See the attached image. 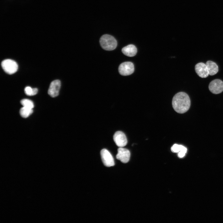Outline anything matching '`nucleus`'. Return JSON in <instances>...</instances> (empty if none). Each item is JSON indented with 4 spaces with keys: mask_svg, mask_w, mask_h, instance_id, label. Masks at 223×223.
<instances>
[{
    "mask_svg": "<svg viewBox=\"0 0 223 223\" xmlns=\"http://www.w3.org/2000/svg\"><path fill=\"white\" fill-rule=\"evenodd\" d=\"M172 104L176 112L179 113H183L189 109L190 106V101L187 94L181 92L177 93L174 96Z\"/></svg>",
    "mask_w": 223,
    "mask_h": 223,
    "instance_id": "f257e3e1",
    "label": "nucleus"
},
{
    "mask_svg": "<svg viewBox=\"0 0 223 223\" xmlns=\"http://www.w3.org/2000/svg\"><path fill=\"white\" fill-rule=\"evenodd\" d=\"M100 43L104 50L110 51L116 49L117 42L115 38L112 36L108 34L103 35L100 37Z\"/></svg>",
    "mask_w": 223,
    "mask_h": 223,
    "instance_id": "f03ea898",
    "label": "nucleus"
},
{
    "mask_svg": "<svg viewBox=\"0 0 223 223\" xmlns=\"http://www.w3.org/2000/svg\"><path fill=\"white\" fill-rule=\"evenodd\" d=\"M1 66L4 71L9 74L15 73L18 68V65L16 62L11 59L3 60L1 63Z\"/></svg>",
    "mask_w": 223,
    "mask_h": 223,
    "instance_id": "7ed1b4c3",
    "label": "nucleus"
},
{
    "mask_svg": "<svg viewBox=\"0 0 223 223\" xmlns=\"http://www.w3.org/2000/svg\"><path fill=\"white\" fill-rule=\"evenodd\" d=\"M134 66L133 63L125 62L120 64L118 68L119 73L121 75L126 76L132 74L134 71Z\"/></svg>",
    "mask_w": 223,
    "mask_h": 223,
    "instance_id": "20e7f679",
    "label": "nucleus"
},
{
    "mask_svg": "<svg viewBox=\"0 0 223 223\" xmlns=\"http://www.w3.org/2000/svg\"><path fill=\"white\" fill-rule=\"evenodd\" d=\"M100 155L102 162L105 166L110 167L115 165L113 158L107 150L105 149L102 150Z\"/></svg>",
    "mask_w": 223,
    "mask_h": 223,
    "instance_id": "39448f33",
    "label": "nucleus"
},
{
    "mask_svg": "<svg viewBox=\"0 0 223 223\" xmlns=\"http://www.w3.org/2000/svg\"><path fill=\"white\" fill-rule=\"evenodd\" d=\"M209 89L214 94H220L223 91V82L218 79L213 80L209 85Z\"/></svg>",
    "mask_w": 223,
    "mask_h": 223,
    "instance_id": "423d86ee",
    "label": "nucleus"
},
{
    "mask_svg": "<svg viewBox=\"0 0 223 223\" xmlns=\"http://www.w3.org/2000/svg\"><path fill=\"white\" fill-rule=\"evenodd\" d=\"M113 140L116 145L119 147L125 146L127 143L125 135L121 131H117L115 133Z\"/></svg>",
    "mask_w": 223,
    "mask_h": 223,
    "instance_id": "0eeeda50",
    "label": "nucleus"
},
{
    "mask_svg": "<svg viewBox=\"0 0 223 223\" xmlns=\"http://www.w3.org/2000/svg\"><path fill=\"white\" fill-rule=\"evenodd\" d=\"M117 151L118 153L116 155V159L120 160L123 163H126L128 162L130 156L129 151L123 147H119Z\"/></svg>",
    "mask_w": 223,
    "mask_h": 223,
    "instance_id": "6e6552de",
    "label": "nucleus"
},
{
    "mask_svg": "<svg viewBox=\"0 0 223 223\" xmlns=\"http://www.w3.org/2000/svg\"><path fill=\"white\" fill-rule=\"evenodd\" d=\"M61 87L60 81L58 80L53 81L50 84L48 90V94L52 97H55L59 94Z\"/></svg>",
    "mask_w": 223,
    "mask_h": 223,
    "instance_id": "1a4fd4ad",
    "label": "nucleus"
},
{
    "mask_svg": "<svg viewBox=\"0 0 223 223\" xmlns=\"http://www.w3.org/2000/svg\"><path fill=\"white\" fill-rule=\"evenodd\" d=\"M195 70L197 75L201 78L207 77L209 75L206 64L203 63H199L196 64Z\"/></svg>",
    "mask_w": 223,
    "mask_h": 223,
    "instance_id": "9d476101",
    "label": "nucleus"
},
{
    "mask_svg": "<svg viewBox=\"0 0 223 223\" xmlns=\"http://www.w3.org/2000/svg\"><path fill=\"white\" fill-rule=\"evenodd\" d=\"M122 52L125 55L132 57L136 55L137 52V50L134 45L130 44L123 48Z\"/></svg>",
    "mask_w": 223,
    "mask_h": 223,
    "instance_id": "9b49d317",
    "label": "nucleus"
},
{
    "mask_svg": "<svg viewBox=\"0 0 223 223\" xmlns=\"http://www.w3.org/2000/svg\"><path fill=\"white\" fill-rule=\"evenodd\" d=\"M206 64L209 75H214L218 72V66L215 62L211 61H208L206 62Z\"/></svg>",
    "mask_w": 223,
    "mask_h": 223,
    "instance_id": "f8f14e48",
    "label": "nucleus"
},
{
    "mask_svg": "<svg viewBox=\"0 0 223 223\" xmlns=\"http://www.w3.org/2000/svg\"><path fill=\"white\" fill-rule=\"evenodd\" d=\"M33 112L32 109L23 107L20 111V113L21 116L24 118L29 116Z\"/></svg>",
    "mask_w": 223,
    "mask_h": 223,
    "instance_id": "ddd939ff",
    "label": "nucleus"
},
{
    "mask_svg": "<svg viewBox=\"0 0 223 223\" xmlns=\"http://www.w3.org/2000/svg\"><path fill=\"white\" fill-rule=\"evenodd\" d=\"M38 89L37 88H32L29 86H27L24 89L25 94L28 96H33L37 93Z\"/></svg>",
    "mask_w": 223,
    "mask_h": 223,
    "instance_id": "4468645a",
    "label": "nucleus"
},
{
    "mask_svg": "<svg viewBox=\"0 0 223 223\" xmlns=\"http://www.w3.org/2000/svg\"><path fill=\"white\" fill-rule=\"evenodd\" d=\"M21 104L23 107L33 109L34 107L33 102L31 100L28 99H24L20 101Z\"/></svg>",
    "mask_w": 223,
    "mask_h": 223,
    "instance_id": "2eb2a0df",
    "label": "nucleus"
},
{
    "mask_svg": "<svg viewBox=\"0 0 223 223\" xmlns=\"http://www.w3.org/2000/svg\"><path fill=\"white\" fill-rule=\"evenodd\" d=\"M185 147L184 146L176 144H174L171 147V151L173 153H178Z\"/></svg>",
    "mask_w": 223,
    "mask_h": 223,
    "instance_id": "dca6fc26",
    "label": "nucleus"
},
{
    "mask_svg": "<svg viewBox=\"0 0 223 223\" xmlns=\"http://www.w3.org/2000/svg\"><path fill=\"white\" fill-rule=\"evenodd\" d=\"M187 149L185 147L183 149L178 152V156L180 158H182L185 155Z\"/></svg>",
    "mask_w": 223,
    "mask_h": 223,
    "instance_id": "f3484780",
    "label": "nucleus"
}]
</instances>
